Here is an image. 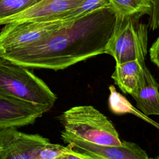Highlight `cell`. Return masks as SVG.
Segmentation results:
<instances>
[{"label":"cell","instance_id":"6da1fadb","mask_svg":"<svg viewBox=\"0 0 159 159\" xmlns=\"http://www.w3.org/2000/svg\"><path fill=\"white\" fill-rule=\"evenodd\" d=\"M116 19L112 6L101 8L67 20L42 40L4 52L0 56L26 68L63 70L105 53Z\"/></svg>","mask_w":159,"mask_h":159},{"label":"cell","instance_id":"7a4b0ae2","mask_svg":"<svg viewBox=\"0 0 159 159\" xmlns=\"http://www.w3.org/2000/svg\"><path fill=\"white\" fill-rule=\"evenodd\" d=\"M61 138H73L102 146H120L122 140L112 122L92 106H77L59 117Z\"/></svg>","mask_w":159,"mask_h":159},{"label":"cell","instance_id":"3957f363","mask_svg":"<svg viewBox=\"0 0 159 159\" xmlns=\"http://www.w3.org/2000/svg\"><path fill=\"white\" fill-rule=\"evenodd\" d=\"M0 94L30 103L44 112L54 106L55 94L28 68L0 56Z\"/></svg>","mask_w":159,"mask_h":159},{"label":"cell","instance_id":"277c9868","mask_svg":"<svg viewBox=\"0 0 159 159\" xmlns=\"http://www.w3.org/2000/svg\"><path fill=\"white\" fill-rule=\"evenodd\" d=\"M113 34L105 53L113 57L116 64L139 60L142 65L147 54V29L140 21L141 14L117 15Z\"/></svg>","mask_w":159,"mask_h":159},{"label":"cell","instance_id":"5b68a950","mask_svg":"<svg viewBox=\"0 0 159 159\" xmlns=\"http://www.w3.org/2000/svg\"><path fill=\"white\" fill-rule=\"evenodd\" d=\"M67 20H69L6 24L0 32V54L40 40L56 31Z\"/></svg>","mask_w":159,"mask_h":159},{"label":"cell","instance_id":"8992f818","mask_svg":"<svg viewBox=\"0 0 159 159\" xmlns=\"http://www.w3.org/2000/svg\"><path fill=\"white\" fill-rule=\"evenodd\" d=\"M49 142L39 134L23 133L15 127L0 130V159H34Z\"/></svg>","mask_w":159,"mask_h":159},{"label":"cell","instance_id":"52a82bcc","mask_svg":"<svg viewBox=\"0 0 159 159\" xmlns=\"http://www.w3.org/2000/svg\"><path fill=\"white\" fill-rule=\"evenodd\" d=\"M84 0H40L16 14L0 19V25L17 22H50L67 20L69 13Z\"/></svg>","mask_w":159,"mask_h":159},{"label":"cell","instance_id":"ba28073f","mask_svg":"<svg viewBox=\"0 0 159 159\" xmlns=\"http://www.w3.org/2000/svg\"><path fill=\"white\" fill-rule=\"evenodd\" d=\"M44 113L34 104L0 94V130L33 124Z\"/></svg>","mask_w":159,"mask_h":159},{"label":"cell","instance_id":"9c48e42d","mask_svg":"<svg viewBox=\"0 0 159 159\" xmlns=\"http://www.w3.org/2000/svg\"><path fill=\"white\" fill-rule=\"evenodd\" d=\"M75 150L87 152L105 159H150L139 145L123 140L120 146H102L73 138H62Z\"/></svg>","mask_w":159,"mask_h":159},{"label":"cell","instance_id":"30bf717a","mask_svg":"<svg viewBox=\"0 0 159 159\" xmlns=\"http://www.w3.org/2000/svg\"><path fill=\"white\" fill-rule=\"evenodd\" d=\"M158 89L159 84L145 65L131 96L136 102L137 108L147 116H159Z\"/></svg>","mask_w":159,"mask_h":159},{"label":"cell","instance_id":"8fae6325","mask_svg":"<svg viewBox=\"0 0 159 159\" xmlns=\"http://www.w3.org/2000/svg\"><path fill=\"white\" fill-rule=\"evenodd\" d=\"M145 64L135 60L116 64L111 75L115 84L125 94L131 95L135 91Z\"/></svg>","mask_w":159,"mask_h":159},{"label":"cell","instance_id":"7c38bea8","mask_svg":"<svg viewBox=\"0 0 159 159\" xmlns=\"http://www.w3.org/2000/svg\"><path fill=\"white\" fill-rule=\"evenodd\" d=\"M109 89L110 93L108 104L109 107L112 112L115 114H134L159 130L158 123L149 118L142 112H140L138 109L135 108L125 97L117 91L116 88L113 85H110Z\"/></svg>","mask_w":159,"mask_h":159},{"label":"cell","instance_id":"4fadbf2b","mask_svg":"<svg viewBox=\"0 0 159 159\" xmlns=\"http://www.w3.org/2000/svg\"><path fill=\"white\" fill-rule=\"evenodd\" d=\"M109 1L118 16L148 14L150 16L152 14V9L142 0H109Z\"/></svg>","mask_w":159,"mask_h":159},{"label":"cell","instance_id":"5bb4252c","mask_svg":"<svg viewBox=\"0 0 159 159\" xmlns=\"http://www.w3.org/2000/svg\"><path fill=\"white\" fill-rule=\"evenodd\" d=\"M40 0H0V19L16 14Z\"/></svg>","mask_w":159,"mask_h":159},{"label":"cell","instance_id":"9a60e30c","mask_svg":"<svg viewBox=\"0 0 159 159\" xmlns=\"http://www.w3.org/2000/svg\"><path fill=\"white\" fill-rule=\"evenodd\" d=\"M71 148L70 144L65 147L49 142L40 148L34 159H58L66 154Z\"/></svg>","mask_w":159,"mask_h":159},{"label":"cell","instance_id":"2e32d148","mask_svg":"<svg viewBox=\"0 0 159 159\" xmlns=\"http://www.w3.org/2000/svg\"><path fill=\"white\" fill-rule=\"evenodd\" d=\"M149 25L153 30L159 27V0H153V9L150 16Z\"/></svg>","mask_w":159,"mask_h":159},{"label":"cell","instance_id":"e0dca14e","mask_svg":"<svg viewBox=\"0 0 159 159\" xmlns=\"http://www.w3.org/2000/svg\"><path fill=\"white\" fill-rule=\"evenodd\" d=\"M151 61L159 68V35L150 48Z\"/></svg>","mask_w":159,"mask_h":159},{"label":"cell","instance_id":"ac0fdd59","mask_svg":"<svg viewBox=\"0 0 159 159\" xmlns=\"http://www.w3.org/2000/svg\"><path fill=\"white\" fill-rule=\"evenodd\" d=\"M72 152L78 156V157L82 158V159H105L101 157H99L98 155H96L92 153H87V152H83L80 151L75 150L72 148Z\"/></svg>","mask_w":159,"mask_h":159},{"label":"cell","instance_id":"d6986e66","mask_svg":"<svg viewBox=\"0 0 159 159\" xmlns=\"http://www.w3.org/2000/svg\"><path fill=\"white\" fill-rule=\"evenodd\" d=\"M58 159H82V158L78 157L72 152V147H71L66 154H65Z\"/></svg>","mask_w":159,"mask_h":159},{"label":"cell","instance_id":"ffe728a7","mask_svg":"<svg viewBox=\"0 0 159 159\" xmlns=\"http://www.w3.org/2000/svg\"><path fill=\"white\" fill-rule=\"evenodd\" d=\"M145 4H146L148 7H150L152 9H153V0H142Z\"/></svg>","mask_w":159,"mask_h":159},{"label":"cell","instance_id":"44dd1931","mask_svg":"<svg viewBox=\"0 0 159 159\" xmlns=\"http://www.w3.org/2000/svg\"><path fill=\"white\" fill-rule=\"evenodd\" d=\"M150 159H159V156H157V157H155L150 158Z\"/></svg>","mask_w":159,"mask_h":159},{"label":"cell","instance_id":"7402d4cb","mask_svg":"<svg viewBox=\"0 0 159 159\" xmlns=\"http://www.w3.org/2000/svg\"><path fill=\"white\" fill-rule=\"evenodd\" d=\"M0 150H1V148H0Z\"/></svg>","mask_w":159,"mask_h":159}]
</instances>
